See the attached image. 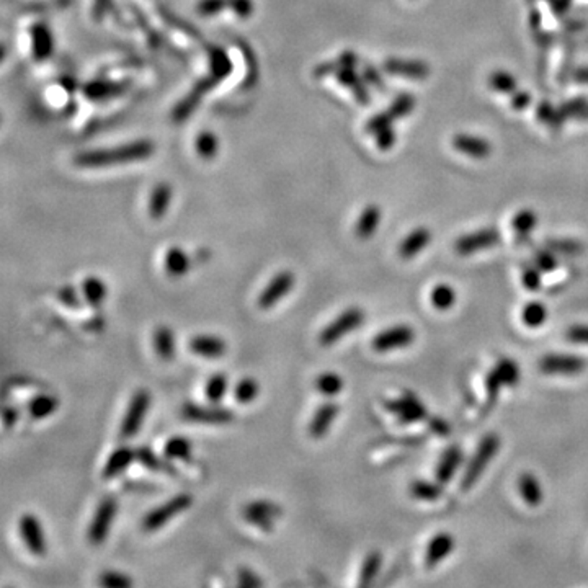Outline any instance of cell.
<instances>
[{
    "instance_id": "37",
    "label": "cell",
    "mask_w": 588,
    "mask_h": 588,
    "mask_svg": "<svg viewBox=\"0 0 588 588\" xmlns=\"http://www.w3.org/2000/svg\"><path fill=\"white\" fill-rule=\"evenodd\" d=\"M430 301H431V304H433L435 309L448 311L456 304V291L453 289V286H450V284L440 283V284H436L433 289H431Z\"/></svg>"
},
{
    "instance_id": "31",
    "label": "cell",
    "mask_w": 588,
    "mask_h": 588,
    "mask_svg": "<svg viewBox=\"0 0 588 588\" xmlns=\"http://www.w3.org/2000/svg\"><path fill=\"white\" fill-rule=\"evenodd\" d=\"M538 226V214L533 209L526 208L518 211L511 219V228H514L516 237L520 240H526L530 237L531 231Z\"/></svg>"
},
{
    "instance_id": "44",
    "label": "cell",
    "mask_w": 588,
    "mask_h": 588,
    "mask_svg": "<svg viewBox=\"0 0 588 588\" xmlns=\"http://www.w3.org/2000/svg\"><path fill=\"white\" fill-rule=\"evenodd\" d=\"M495 373L499 375V377L504 382V386H516L518 381H520V368H518L516 361L510 360V358H501L497 365L494 366Z\"/></svg>"
},
{
    "instance_id": "21",
    "label": "cell",
    "mask_w": 588,
    "mask_h": 588,
    "mask_svg": "<svg viewBox=\"0 0 588 588\" xmlns=\"http://www.w3.org/2000/svg\"><path fill=\"white\" fill-rule=\"evenodd\" d=\"M430 240H431V232L427 228L414 229L412 232H409V234L406 235V239L399 244V255H401L402 258H406V260H409V258H414L430 244Z\"/></svg>"
},
{
    "instance_id": "62",
    "label": "cell",
    "mask_w": 588,
    "mask_h": 588,
    "mask_svg": "<svg viewBox=\"0 0 588 588\" xmlns=\"http://www.w3.org/2000/svg\"><path fill=\"white\" fill-rule=\"evenodd\" d=\"M18 410L15 407H5L4 412H2V417H4V427L5 428H10L13 427L15 423H17L18 420Z\"/></svg>"
},
{
    "instance_id": "39",
    "label": "cell",
    "mask_w": 588,
    "mask_h": 588,
    "mask_svg": "<svg viewBox=\"0 0 588 588\" xmlns=\"http://www.w3.org/2000/svg\"><path fill=\"white\" fill-rule=\"evenodd\" d=\"M560 111L565 120H579V121H587L588 120V99L585 96H575V99H570L564 104H560Z\"/></svg>"
},
{
    "instance_id": "13",
    "label": "cell",
    "mask_w": 588,
    "mask_h": 588,
    "mask_svg": "<svg viewBox=\"0 0 588 588\" xmlns=\"http://www.w3.org/2000/svg\"><path fill=\"white\" fill-rule=\"evenodd\" d=\"M415 342V331L410 326H396L386 328L375 335L373 348L379 353L391 352V350L410 347Z\"/></svg>"
},
{
    "instance_id": "42",
    "label": "cell",
    "mask_w": 588,
    "mask_h": 588,
    "mask_svg": "<svg viewBox=\"0 0 588 588\" xmlns=\"http://www.w3.org/2000/svg\"><path fill=\"white\" fill-rule=\"evenodd\" d=\"M260 386L253 377H242L234 387V399L239 404H250L258 397Z\"/></svg>"
},
{
    "instance_id": "49",
    "label": "cell",
    "mask_w": 588,
    "mask_h": 588,
    "mask_svg": "<svg viewBox=\"0 0 588 588\" xmlns=\"http://www.w3.org/2000/svg\"><path fill=\"white\" fill-rule=\"evenodd\" d=\"M541 273L543 272L536 265L535 267H526L525 270H523V284H525V288L528 291H531V293H536V291L541 289V284H543Z\"/></svg>"
},
{
    "instance_id": "20",
    "label": "cell",
    "mask_w": 588,
    "mask_h": 588,
    "mask_svg": "<svg viewBox=\"0 0 588 588\" xmlns=\"http://www.w3.org/2000/svg\"><path fill=\"white\" fill-rule=\"evenodd\" d=\"M136 461V450L129 446H121L116 448L115 451L111 453L110 457H108L104 471H101V477L104 479H115L120 476L121 472H125L129 464Z\"/></svg>"
},
{
    "instance_id": "18",
    "label": "cell",
    "mask_w": 588,
    "mask_h": 588,
    "mask_svg": "<svg viewBox=\"0 0 588 588\" xmlns=\"http://www.w3.org/2000/svg\"><path fill=\"white\" fill-rule=\"evenodd\" d=\"M188 347H190L192 353H195L196 357L208 360H218L221 357H224L226 350H228V345H226L223 338L209 335V333L195 335L190 340Z\"/></svg>"
},
{
    "instance_id": "2",
    "label": "cell",
    "mask_w": 588,
    "mask_h": 588,
    "mask_svg": "<svg viewBox=\"0 0 588 588\" xmlns=\"http://www.w3.org/2000/svg\"><path fill=\"white\" fill-rule=\"evenodd\" d=\"M500 448V438L499 435L490 433L484 436L481 443H479L476 453H474L472 460L469 461L466 472H464L462 481H461V489L469 490L474 487V484L477 482V479L482 476V472L487 469L490 461L494 460V456L497 455Z\"/></svg>"
},
{
    "instance_id": "6",
    "label": "cell",
    "mask_w": 588,
    "mask_h": 588,
    "mask_svg": "<svg viewBox=\"0 0 588 588\" xmlns=\"http://www.w3.org/2000/svg\"><path fill=\"white\" fill-rule=\"evenodd\" d=\"M183 418L188 422L203 423V425H228L234 422L232 410L219 406H201V404L188 402L182 409Z\"/></svg>"
},
{
    "instance_id": "15",
    "label": "cell",
    "mask_w": 588,
    "mask_h": 588,
    "mask_svg": "<svg viewBox=\"0 0 588 588\" xmlns=\"http://www.w3.org/2000/svg\"><path fill=\"white\" fill-rule=\"evenodd\" d=\"M382 69H384L387 74L399 75V77H407L412 80H425L431 72L430 66L425 61H417V59H401V57L386 59Z\"/></svg>"
},
{
    "instance_id": "34",
    "label": "cell",
    "mask_w": 588,
    "mask_h": 588,
    "mask_svg": "<svg viewBox=\"0 0 588 588\" xmlns=\"http://www.w3.org/2000/svg\"><path fill=\"white\" fill-rule=\"evenodd\" d=\"M192 453L193 443L187 436H172L164 445V455L169 460H190Z\"/></svg>"
},
{
    "instance_id": "35",
    "label": "cell",
    "mask_w": 588,
    "mask_h": 588,
    "mask_svg": "<svg viewBox=\"0 0 588 588\" xmlns=\"http://www.w3.org/2000/svg\"><path fill=\"white\" fill-rule=\"evenodd\" d=\"M381 565H382V554L377 553V551H371L365 558L363 565H361L358 585L360 587H368V585L373 584V582L376 580L377 574H379Z\"/></svg>"
},
{
    "instance_id": "28",
    "label": "cell",
    "mask_w": 588,
    "mask_h": 588,
    "mask_svg": "<svg viewBox=\"0 0 588 588\" xmlns=\"http://www.w3.org/2000/svg\"><path fill=\"white\" fill-rule=\"evenodd\" d=\"M518 490H520L521 499L530 506H539L543 504V489L538 479L530 472L521 474L518 479Z\"/></svg>"
},
{
    "instance_id": "54",
    "label": "cell",
    "mask_w": 588,
    "mask_h": 588,
    "mask_svg": "<svg viewBox=\"0 0 588 588\" xmlns=\"http://www.w3.org/2000/svg\"><path fill=\"white\" fill-rule=\"evenodd\" d=\"M57 296H59V301H61V303L66 307H71V309H77V307H80L79 293L74 286L71 284L62 286V288L59 289Z\"/></svg>"
},
{
    "instance_id": "11",
    "label": "cell",
    "mask_w": 588,
    "mask_h": 588,
    "mask_svg": "<svg viewBox=\"0 0 588 588\" xmlns=\"http://www.w3.org/2000/svg\"><path fill=\"white\" fill-rule=\"evenodd\" d=\"M282 506L273 504L270 500H255L247 504L244 509H242V516L247 523H250L252 526H257L258 530L262 531H272L274 526V520L282 515Z\"/></svg>"
},
{
    "instance_id": "29",
    "label": "cell",
    "mask_w": 588,
    "mask_h": 588,
    "mask_svg": "<svg viewBox=\"0 0 588 588\" xmlns=\"http://www.w3.org/2000/svg\"><path fill=\"white\" fill-rule=\"evenodd\" d=\"M59 401L51 394H38L28 402V414L35 420H43L56 412Z\"/></svg>"
},
{
    "instance_id": "40",
    "label": "cell",
    "mask_w": 588,
    "mask_h": 588,
    "mask_svg": "<svg viewBox=\"0 0 588 588\" xmlns=\"http://www.w3.org/2000/svg\"><path fill=\"white\" fill-rule=\"evenodd\" d=\"M410 494H412V497L417 500L435 501L443 495V489H441L440 482L435 484V482H428V481H415L412 485H410Z\"/></svg>"
},
{
    "instance_id": "5",
    "label": "cell",
    "mask_w": 588,
    "mask_h": 588,
    "mask_svg": "<svg viewBox=\"0 0 588 588\" xmlns=\"http://www.w3.org/2000/svg\"><path fill=\"white\" fill-rule=\"evenodd\" d=\"M150 407V392L148 389H138L129 399L128 409L121 420V436L123 438H133L138 435L139 428L144 422L148 410Z\"/></svg>"
},
{
    "instance_id": "46",
    "label": "cell",
    "mask_w": 588,
    "mask_h": 588,
    "mask_svg": "<svg viewBox=\"0 0 588 588\" xmlns=\"http://www.w3.org/2000/svg\"><path fill=\"white\" fill-rule=\"evenodd\" d=\"M546 247L554 253H560L565 257H575L584 253V244L575 239H549L546 240Z\"/></svg>"
},
{
    "instance_id": "55",
    "label": "cell",
    "mask_w": 588,
    "mask_h": 588,
    "mask_svg": "<svg viewBox=\"0 0 588 588\" xmlns=\"http://www.w3.org/2000/svg\"><path fill=\"white\" fill-rule=\"evenodd\" d=\"M218 149V143H216V138L211 133H204L198 139V150L199 154L204 155V157H211Z\"/></svg>"
},
{
    "instance_id": "32",
    "label": "cell",
    "mask_w": 588,
    "mask_h": 588,
    "mask_svg": "<svg viewBox=\"0 0 588 588\" xmlns=\"http://www.w3.org/2000/svg\"><path fill=\"white\" fill-rule=\"evenodd\" d=\"M316 389L323 397H335L343 389V377L335 371H326L316 377Z\"/></svg>"
},
{
    "instance_id": "7",
    "label": "cell",
    "mask_w": 588,
    "mask_h": 588,
    "mask_svg": "<svg viewBox=\"0 0 588 588\" xmlns=\"http://www.w3.org/2000/svg\"><path fill=\"white\" fill-rule=\"evenodd\" d=\"M116 509V500L111 497L104 499L99 504V506H96L95 515L91 518L87 530V538L91 544L99 546V544L106 541L108 533L111 530L113 520H115Z\"/></svg>"
},
{
    "instance_id": "63",
    "label": "cell",
    "mask_w": 588,
    "mask_h": 588,
    "mask_svg": "<svg viewBox=\"0 0 588 588\" xmlns=\"http://www.w3.org/2000/svg\"><path fill=\"white\" fill-rule=\"evenodd\" d=\"M548 4L551 5L553 12L555 15H564V13L569 12L572 0H548Z\"/></svg>"
},
{
    "instance_id": "58",
    "label": "cell",
    "mask_w": 588,
    "mask_h": 588,
    "mask_svg": "<svg viewBox=\"0 0 588 588\" xmlns=\"http://www.w3.org/2000/svg\"><path fill=\"white\" fill-rule=\"evenodd\" d=\"M531 105V95L526 90H516L515 94L510 95V106L514 110H526Z\"/></svg>"
},
{
    "instance_id": "41",
    "label": "cell",
    "mask_w": 588,
    "mask_h": 588,
    "mask_svg": "<svg viewBox=\"0 0 588 588\" xmlns=\"http://www.w3.org/2000/svg\"><path fill=\"white\" fill-rule=\"evenodd\" d=\"M415 105H417L415 96L412 94H409V91H402V94H399L396 99L391 101L387 111L391 113L394 120H401V118L409 116L410 113L415 110Z\"/></svg>"
},
{
    "instance_id": "43",
    "label": "cell",
    "mask_w": 588,
    "mask_h": 588,
    "mask_svg": "<svg viewBox=\"0 0 588 588\" xmlns=\"http://www.w3.org/2000/svg\"><path fill=\"white\" fill-rule=\"evenodd\" d=\"M170 195H172V192L167 185H160L155 188L152 193V198H150V203H149V213L154 219H160L162 216L165 214L167 206H169V203H170Z\"/></svg>"
},
{
    "instance_id": "47",
    "label": "cell",
    "mask_w": 588,
    "mask_h": 588,
    "mask_svg": "<svg viewBox=\"0 0 588 588\" xmlns=\"http://www.w3.org/2000/svg\"><path fill=\"white\" fill-rule=\"evenodd\" d=\"M99 584L105 588H128L133 585V580L121 572L108 570L100 575Z\"/></svg>"
},
{
    "instance_id": "4",
    "label": "cell",
    "mask_w": 588,
    "mask_h": 588,
    "mask_svg": "<svg viewBox=\"0 0 588 588\" xmlns=\"http://www.w3.org/2000/svg\"><path fill=\"white\" fill-rule=\"evenodd\" d=\"M365 322V312L360 307H348L343 312L333 319L331 323H327L319 333V343L322 347H332V345L338 343L345 335L350 332L357 331V328Z\"/></svg>"
},
{
    "instance_id": "12",
    "label": "cell",
    "mask_w": 588,
    "mask_h": 588,
    "mask_svg": "<svg viewBox=\"0 0 588 588\" xmlns=\"http://www.w3.org/2000/svg\"><path fill=\"white\" fill-rule=\"evenodd\" d=\"M18 533L26 549L33 555H45L48 544L41 521L33 514H25L18 520Z\"/></svg>"
},
{
    "instance_id": "50",
    "label": "cell",
    "mask_w": 588,
    "mask_h": 588,
    "mask_svg": "<svg viewBox=\"0 0 588 588\" xmlns=\"http://www.w3.org/2000/svg\"><path fill=\"white\" fill-rule=\"evenodd\" d=\"M501 386H504V382H501L499 375L495 373V370H492L487 375V379H485V391H487V402H489V406H492V404L499 399V394H500Z\"/></svg>"
},
{
    "instance_id": "9",
    "label": "cell",
    "mask_w": 588,
    "mask_h": 588,
    "mask_svg": "<svg viewBox=\"0 0 588 588\" xmlns=\"http://www.w3.org/2000/svg\"><path fill=\"white\" fill-rule=\"evenodd\" d=\"M501 240V234L499 229L495 228H485L479 229L469 234L461 235L460 239L455 242V252L457 255H472V253L487 250L490 247L497 245Z\"/></svg>"
},
{
    "instance_id": "52",
    "label": "cell",
    "mask_w": 588,
    "mask_h": 588,
    "mask_svg": "<svg viewBox=\"0 0 588 588\" xmlns=\"http://www.w3.org/2000/svg\"><path fill=\"white\" fill-rule=\"evenodd\" d=\"M376 138V145L379 150H389L394 148V144H396V131H394L392 125L391 126H386L382 128L381 131H377L376 134H373Z\"/></svg>"
},
{
    "instance_id": "45",
    "label": "cell",
    "mask_w": 588,
    "mask_h": 588,
    "mask_svg": "<svg viewBox=\"0 0 588 588\" xmlns=\"http://www.w3.org/2000/svg\"><path fill=\"white\" fill-rule=\"evenodd\" d=\"M521 319L525 322V326L530 328H538L541 327L544 322L548 321V309L543 303H530L525 306V309L521 312Z\"/></svg>"
},
{
    "instance_id": "22",
    "label": "cell",
    "mask_w": 588,
    "mask_h": 588,
    "mask_svg": "<svg viewBox=\"0 0 588 588\" xmlns=\"http://www.w3.org/2000/svg\"><path fill=\"white\" fill-rule=\"evenodd\" d=\"M152 343L154 350L157 353V357L164 361H172L175 358L177 353V342H175V333L170 327L160 326L154 331L152 335Z\"/></svg>"
},
{
    "instance_id": "16",
    "label": "cell",
    "mask_w": 588,
    "mask_h": 588,
    "mask_svg": "<svg viewBox=\"0 0 588 588\" xmlns=\"http://www.w3.org/2000/svg\"><path fill=\"white\" fill-rule=\"evenodd\" d=\"M451 144L457 152L467 155V157H471V159L484 160L492 154V145H490L487 139L474 136V134H466V133L456 134V136L453 138Z\"/></svg>"
},
{
    "instance_id": "3",
    "label": "cell",
    "mask_w": 588,
    "mask_h": 588,
    "mask_svg": "<svg viewBox=\"0 0 588 588\" xmlns=\"http://www.w3.org/2000/svg\"><path fill=\"white\" fill-rule=\"evenodd\" d=\"M193 505V497L190 494H177L175 497L164 501V504L155 506L143 518V530L148 533L159 531L170 520L179 516L183 511H187Z\"/></svg>"
},
{
    "instance_id": "59",
    "label": "cell",
    "mask_w": 588,
    "mask_h": 588,
    "mask_svg": "<svg viewBox=\"0 0 588 588\" xmlns=\"http://www.w3.org/2000/svg\"><path fill=\"white\" fill-rule=\"evenodd\" d=\"M363 75H365V80L370 85H373V87L379 89V90H386V84H384V80H382L381 74H379V71H377V69L371 67V66H366Z\"/></svg>"
},
{
    "instance_id": "10",
    "label": "cell",
    "mask_w": 588,
    "mask_h": 588,
    "mask_svg": "<svg viewBox=\"0 0 588 588\" xmlns=\"http://www.w3.org/2000/svg\"><path fill=\"white\" fill-rule=\"evenodd\" d=\"M294 282H296V278H294L293 272H289V270L278 272L267 283L265 288L262 289V293L258 294V299H257L258 307L263 311L272 309V307L277 306L286 294L291 293Z\"/></svg>"
},
{
    "instance_id": "38",
    "label": "cell",
    "mask_w": 588,
    "mask_h": 588,
    "mask_svg": "<svg viewBox=\"0 0 588 588\" xmlns=\"http://www.w3.org/2000/svg\"><path fill=\"white\" fill-rule=\"evenodd\" d=\"M489 87L497 94L511 95L518 90V82L514 74L506 71H494L489 75Z\"/></svg>"
},
{
    "instance_id": "25",
    "label": "cell",
    "mask_w": 588,
    "mask_h": 588,
    "mask_svg": "<svg viewBox=\"0 0 588 588\" xmlns=\"http://www.w3.org/2000/svg\"><path fill=\"white\" fill-rule=\"evenodd\" d=\"M381 218H382L381 208L376 206V204H368V206L361 211L357 228H355V232H357V235L361 240H366V239H370V237H373L376 229L379 228Z\"/></svg>"
},
{
    "instance_id": "64",
    "label": "cell",
    "mask_w": 588,
    "mask_h": 588,
    "mask_svg": "<svg viewBox=\"0 0 588 588\" xmlns=\"http://www.w3.org/2000/svg\"><path fill=\"white\" fill-rule=\"evenodd\" d=\"M574 80L577 84L588 85V66L577 67L575 72H574Z\"/></svg>"
},
{
    "instance_id": "33",
    "label": "cell",
    "mask_w": 588,
    "mask_h": 588,
    "mask_svg": "<svg viewBox=\"0 0 588 588\" xmlns=\"http://www.w3.org/2000/svg\"><path fill=\"white\" fill-rule=\"evenodd\" d=\"M536 116L543 125L551 128L553 131H560L565 123V118L562 115V111H560V108H555L551 101H541L536 108Z\"/></svg>"
},
{
    "instance_id": "53",
    "label": "cell",
    "mask_w": 588,
    "mask_h": 588,
    "mask_svg": "<svg viewBox=\"0 0 588 588\" xmlns=\"http://www.w3.org/2000/svg\"><path fill=\"white\" fill-rule=\"evenodd\" d=\"M51 48V40H50V35H48V31L40 26V28H36L35 31V54L36 57H45L48 56V51H50Z\"/></svg>"
},
{
    "instance_id": "51",
    "label": "cell",
    "mask_w": 588,
    "mask_h": 588,
    "mask_svg": "<svg viewBox=\"0 0 588 588\" xmlns=\"http://www.w3.org/2000/svg\"><path fill=\"white\" fill-rule=\"evenodd\" d=\"M394 121H396V120H394L392 115L387 110L382 111V113H377V115H375L368 123H366V133L376 134L377 131H381L382 128L391 126Z\"/></svg>"
},
{
    "instance_id": "1",
    "label": "cell",
    "mask_w": 588,
    "mask_h": 588,
    "mask_svg": "<svg viewBox=\"0 0 588 588\" xmlns=\"http://www.w3.org/2000/svg\"><path fill=\"white\" fill-rule=\"evenodd\" d=\"M152 144L149 141L134 143L131 145H123L120 149L113 150H95V152L80 154L77 157V164L80 165H108V164H121V162L141 160L152 154Z\"/></svg>"
},
{
    "instance_id": "57",
    "label": "cell",
    "mask_w": 588,
    "mask_h": 588,
    "mask_svg": "<svg viewBox=\"0 0 588 588\" xmlns=\"http://www.w3.org/2000/svg\"><path fill=\"white\" fill-rule=\"evenodd\" d=\"M565 337H567L570 343L588 345V326H572L565 332Z\"/></svg>"
},
{
    "instance_id": "19",
    "label": "cell",
    "mask_w": 588,
    "mask_h": 588,
    "mask_svg": "<svg viewBox=\"0 0 588 588\" xmlns=\"http://www.w3.org/2000/svg\"><path fill=\"white\" fill-rule=\"evenodd\" d=\"M453 549H455V538L450 533H438L428 543L427 553H425V565L428 569L436 567L441 560L453 553Z\"/></svg>"
},
{
    "instance_id": "56",
    "label": "cell",
    "mask_w": 588,
    "mask_h": 588,
    "mask_svg": "<svg viewBox=\"0 0 588 588\" xmlns=\"http://www.w3.org/2000/svg\"><path fill=\"white\" fill-rule=\"evenodd\" d=\"M263 582L258 579V575L255 572H252L250 569H239L237 572V585L239 587H247V588H253V587H260Z\"/></svg>"
},
{
    "instance_id": "24",
    "label": "cell",
    "mask_w": 588,
    "mask_h": 588,
    "mask_svg": "<svg viewBox=\"0 0 588 588\" xmlns=\"http://www.w3.org/2000/svg\"><path fill=\"white\" fill-rule=\"evenodd\" d=\"M164 267L165 272L169 273L172 278H182L185 277L188 270H190L192 260L190 257H188V253L180 249V247H170L165 253Z\"/></svg>"
},
{
    "instance_id": "60",
    "label": "cell",
    "mask_w": 588,
    "mask_h": 588,
    "mask_svg": "<svg viewBox=\"0 0 588 588\" xmlns=\"http://www.w3.org/2000/svg\"><path fill=\"white\" fill-rule=\"evenodd\" d=\"M226 4H228V0H203L198 9L203 15H209L218 12V10L223 9Z\"/></svg>"
},
{
    "instance_id": "48",
    "label": "cell",
    "mask_w": 588,
    "mask_h": 588,
    "mask_svg": "<svg viewBox=\"0 0 588 588\" xmlns=\"http://www.w3.org/2000/svg\"><path fill=\"white\" fill-rule=\"evenodd\" d=\"M535 265L541 270L543 273H549L558 268L559 262H558V257H555V253L553 250H549L548 247H544V249L538 250L535 253Z\"/></svg>"
},
{
    "instance_id": "23",
    "label": "cell",
    "mask_w": 588,
    "mask_h": 588,
    "mask_svg": "<svg viewBox=\"0 0 588 588\" xmlns=\"http://www.w3.org/2000/svg\"><path fill=\"white\" fill-rule=\"evenodd\" d=\"M165 457H160L159 455H155V453L148 446L136 450V461L141 462L145 469H149V471H152V472L167 474V476H179L177 467L172 466L170 461L165 460Z\"/></svg>"
},
{
    "instance_id": "26",
    "label": "cell",
    "mask_w": 588,
    "mask_h": 588,
    "mask_svg": "<svg viewBox=\"0 0 588 588\" xmlns=\"http://www.w3.org/2000/svg\"><path fill=\"white\" fill-rule=\"evenodd\" d=\"M338 82H342L345 87L352 89L355 99H357L361 105H368L371 101L370 91L366 89V84L363 79H360L357 74L353 72L352 67H340L337 71Z\"/></svg>"
},
{
    "instance_id": "14",
    "label": "cell",
    "mask_w": 588,
    "mask_h": 588,
    "mask_svg": "<svg viewBox=\"0 0 588 588\" xmlns=\"http://www.w3.org/2000/svg\"><path fill=\"white\" fill-rule=\"evenodd\" d=\"M587 368V361L575 355H546L539 361V370L546 375H580Z\"/></svg>"
},
{
    "instance_id": "30",
    "label": "cell",
    "mask_w": 588,
    "mask_h": 588,
    "mask_svg": "<svg viewBox=\"0 0 588 588\" xmlns=\"http://www.w3.org/2000/svg\"><path fill=\"white\" fill-rule=\"evenodd\" d=\"M82 294L89 306L100 307L106 299V284L99 277H87L82 282Z\"/></svg>"
},
{
    "instance_id": "17",
    "label": "cell",
    "mask_w": 588,
    "mask_h": 588,
    "mask_svg": "<svg viewBox=\"0 0 588 588\" xmlns=\"http://www.w3.org/2000/svg\"><path fill=\"white\" fill-rule=\"evenodd\" d=\"M338 412H340V409L335 402L327 401V402L321 404L314 412V415H312V418L309 422L311 438H314V440L323 438V436L328 433V430L332 428V425L333 422H335Z\"/></svg>"
},
{
    "instance_id": "8",
    "label": "cell",
    "mask_w": 588,
    "mask_h": 588,
    "mask_svg": "<svg viewBox=\"0 0 588 588\" xmlns=\"http://www.w3.org/2000/svg\"><path fill=\"white\" fill-rule=\"evenodd\" d=\"M384 407L389 410L391 414L396 415L401 423H417L430 418L427 407L420 402V399H417L410 392H406L399 399L386 401Z\"/></svg>"
},
{
    "instance_id": "36",
    "label": "cell",
    "mask_w": 588,
    "mask_h": 588,
    "mask_svg": "<svg viewBox=\"0 0 588 588\" xmlns=\"http://www.w3.org/2000/svg\"><path fill=\"white\" fill-rule=\"evenodd\" d=\"M229 389V381L228 376L224 373H216L213 375L204 384V396L211 404H219L226 397Z\"/></svg>"
},
{
    "instance_id": "27",
    "label": "cell",
    "mask_w": 588,
    "mask_h": 588,
    "mask_svg": "<svg viewBox=\"0 0 588 588\" xmlns=\"http://www.w3.org/2000/svg\"><path fill=\"white\" fill-rule=\"evenodd\" d=\"M462 462V451L460 448L453 446L448 450L443 457H441V461L438 464V469H436V481L440 484H448L455 476L457 467L461 466Z\"/></svg>"
},
{
    "instance_id": "61",
    "label": "cell",
    "mask_w": 588,
    "mask_h": 588,
    "mask_svg": "<svg viewBox=\"0 0 588 588\" xmlns=\"http://www.w3.org/2000/svg\"><path fill=\"white\" fill-rule=\"evenodd\" d=\"M430 428L433 433L440 436H448L450 435V425H448L445 420H440L436 417H430Z\"/></svg>"
}]
</instances>
